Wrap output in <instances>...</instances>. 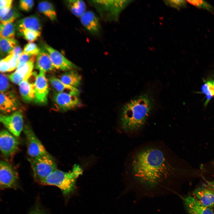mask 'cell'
<instances>
[{
    "label": "cell",
    "instance_id": "obj_42",
    "mask_svg": "<svg viewBox=\"0 0 214 214\" xmlns=\"http://www.w3.org/2000/svg\"><path fill=\"white\" fill-rule=\"evenodd\" d=\"M207 186L214 192V180L212 181L207 182Z\"/></svg>",
    "mask_w": 214,
    "mask_h": 214
},
{
    "label": "cell",
    "instance_id": "obj_14",
    "mask_svg": "<svg viewBox=\"0 0 214 214\" xmlns=\"http://www.w3.org/2000/svg\"><path fill=\"white\" fill-rule=\"evenodd\" d=\"M80 19L82 25L90 34L95 35L100 34L101 30L100 19L93 12L86 11Z\"/></svg>",
    "mask_w": 214,
    "mask_h": 214
},
{
    "label": "cell",
    "instance_id": "obj_29",
    "mask_svg": "<svg viewBox=\"0 0 214 214\" xmlns=\"http://www.w3.org/2000/svg\"><path fill=\"white\" fill-rule=\"evenodd\" d=\"M189 3L197 7L213 12V9L212 5L207 2L203 0H186Z\"/></svg>",
    "mask_w": 214,
    "mask_h": 214
},
{
    "label": "cell",
    "instance_id": "obj_38",
    "mask_svg": "<svg viewBox=\"0 0 214 214\" xmlns=\"http://www.w3.org/2000/svg\"><path fill=\"white\" fill-rule=\"evenodd\" d=\"M12 4L5 6L0 8V17L1 18L5 15L12 7Z\"/></svg>",
    "mask_w": 214,
    "mask_h": 214
},
{
    "label": "cell",
    "instance_id": "obj_25",
    "mask_svg": "<svg viewBox=\"0 0 214 214\" xmlns=\"http://www.w3.org/2000/svg\"><path fill=\"white\" fill-rule=\"evenodd\" d=\"M16 25L14 23H0V37L14 39Z\"/></svg>",
    "mask_w": 214,
    "mask_h": 214
},
{
    "label": "cell",
    "instance_id": "obj_35",
    "mask_svg": "<svg viewBox=\"0 0 214 214\" xmlns=\"http://www.w3.org/2000/svg\"><path fill=\"white\" fill-rule=\"evenodd\" d=\"M9 56L1 60L0 62V71L1 73L9 72L10 65L9 62Z\"/></svg>",
    "mask_w": 214,
    "mask_h": 214
},
{
    "label": "cell",
    "instance_id": "obj_8",
    "mask_svg": "<svg viewBox=\"0 0 214 214\" xmlns=\"http://www.w3.org/2000/svg\"><path fill=\"white\" fill-rule=\"evenodd\" d=\"M43 46L49 55L56 69L67 71L79 69L77 66L48 44L43 43Z\"/></svg>",
    "mask_w": 214,
    "mask_h": 214
},
{
    "label": "cell",
    "instance_id": "obj_33",
    "mask_svg": "<svg viewBox=\"0 0 214 214\" xmlns=\"http://www.w3.org/2000/svg\"><path fill=\"white\" fill-rule=\"evenodd\" d=\"M0 92L7 91L9 87V82L7 76L3 73L0 74Z\"/></svg>",
    "mask_w": 214,
    "mask_h": 214
},
{
    "label": "cell",
    "instance_id": "obj_2",
    "mask_svg": "<svg viewBox=\"0 0 214 214\" xmlns=\"http://www.w3.org/2000/svg\"><path fill=\"white\" fill-rule=\"evenodd\" d=\"M152 105V99L144 94L130 100L123 108L121 124L126 131L132 132L141 128L148 117Z\"/></svg>",
    "mask_w": 214,
    "mask_h": 214
},
{
    "label": "cell",
    "instance_id": "obj_1",
    "mask_svg": "<svg viewBox=\"0 0 214 214\" xmlns=\"http://www.w3.org/2000/svg\"><path fill=\"white\" fill-rule=\"evenodd\" d=\"M174 169L163 150L155 147L143 149L133 158L126 191L140 198L169 194Z\"/></svg>",
    "mask_w": 214,
    "mask_h": 214
},
{
    "label": "cell",
    "instance_id": "obj_28",
    "mask_svg": "<svg viewBox=\"0 0 214 214\" xmlns=\"http://www.w3.org/2000/svg\"><path fill=\"white\" fill-rule=\"evenodd\" d=\"M41 34V32L26 29L23 31L21 35H23L29 43H32L37 40L40 36Z\"/></svg>",
    "mask_w": 214,
    "mask_h": 214
},
{
    "label": "cell",
    "instance_id": "obj_3",
    "mask_svg": "<svg viewBox=\"0 0 214 214\" xmlns=\"http://www.w3.org/2000/svg\"><path fill=\"white\" fill-rule=\"evenodd\" d=\"M82 173V169L76 164L71 171L67 172L57 169L46 178L42 184L57 187L64 196L68 198L76 192V180Z\"/></svg>",
    "mask_w": 214,
    "mask_h": 214
},
{
    "label": "cell",
    "instance_id": "obj_20",
    "mask_svg": "<svg viewBox=\"0 0 214 214\" xmlns=\"http://www.w3.org/2000/svg\"><path fill=\"white\" fill-rule=\"evenodd\" d=\"M19 34L21 35L23 31L26 29L41 32V27L38 18L31 15L20 20L16 25Z\"/></svg>",
    "mask_w": 214,
    "mask_h": 214
},
{
    "label": "cell",
    "instance_id": "obj_16",
    "mask_svg": "<svg viewBox=\"0 0 214 214\" xmlns=\"http://www.w3.org/2000/svg\"><path fill=\"white\" fill-rule=\"evenodd\" d=\"M0 111L4 113L16 111L19 105V100L13 93L10 91L0 92Z\"/></svg>",
    "mask_w": 214,
    "mask_h": 214
},
{
    "label": "cell",
    "instance_id": "obj_4",
    "mask_svg": "<svg viewBox=\"0 0 214 214\" xmlns=\"http://www.w3.org/2000/svg\"><path fill=\"white\" fill-rule=\"evenodd\" d=\"M132 1L109 0H91L89 2L103 20L112 22L118 20L120 13Z\"/></svg>",
    "mask_w": 214,
    "mask_h": 214
},
{
    "label": "cell",
    "instance_id": "obj_39",
    "mask_svg": "<svg viewBox=\"0 0 214 214\" xmlns=\"http://www.w3.org/2000/svg\"><path fill=\"white\" fill-rule=\"evenodd\" d=\"M13 1L12 0H0V8L5 6L12 4Z\"/></svg>",
    "mask_w": 214,
    "mask_h": 214
},
{
    "label": "cell",
    "instance_id": "obj_23",
    "mask_svg": "<svg viewBox=\"0 0 214 214\" xmlns=\"http://www.w3.org/2000/svg\"><path fill=\"white\" fill-rule=\"evenodd\" d=\"M65 3L71 12L77 17L80 18L86 11V5L83 0H67Z\"/></svg>",
    "mask_w": 214,
    "mask_h": 214
},
{
    "label": "cell",
    "instance_id": "obj_31",
    "mask_svg": "<svg viewBox=\"0 0 214 214\" xmlns=\"http://www.w3.org/2000/svg\"><path fill=\"white\" fill-rule=\"evenodd\" d=\"M166 5L177 10L185 7L187 5L186 1L181 0H167L164 1Z\"/></svg>",
    "mask_w": 214,
    "mask_h": 214
},
{
    "label": "cell",
    "instance_id": "obj_21",
    "mask_svg": "<svg viewBox=\"0 0 214 214\" xmlns=\"http://www.w3.org/2000/svg\"><path fill=\"white\" fill-rule=\"evenodd\" d=\"M48 81L58 92L65 93L78 96L79 90L77 88L67 85L54 76L50 77Z\"/></svg>",
    "mask_w": 214,
    "mask_h": 214
},
{
    "label": "cell",
    "instance_id": "obj_32",
    "mask_svg": "<svg viewBox=\"0 0 214 214\" xmlns=\"http://www.w3.org/2000/svg\"><path fill=\"white\" fill-rule=\"evenodd\" d=\"M34 4L32 0H21L19 1V7L21 9L25 11H29L32 8Z\"/></svg>",
    "mask_w": 214,
    "mask_h": 214
},
{
    "label": "cell",
    "instance_id": "obj_40",
    "mask_svg": "<svg viewBox=\"0 0 214 214\" xmlns=\"http://www.w3.org/2000/svg\"><path fill=\"white\" fill-rule=\"evenodd\" d=\"M207 83L212 95L213 96H214V81H208Z\"/></svg>",
    "mask_w": 214,
    "mask_h": 214
},
{
    "label": "cell",
    "instance_id": "obj_27",
    "mask_svg": "<svg viewBox=\"0 0 214 214\" xmlns=\"http://www.w3.org/2000/svg\"><path fill=\"white\" fill-rule=\"evenodd\" d=\"M21 15V14L19 11L15 7H12L5 15L0 18L1 23L4 24L14 23L15 19Z\"/></svg>",
    "mask_w": 214,
    "mask_h": 214
},
{
    "label": "cell",
    "instance_id": "obj_6",
    "mask_svg": "<svg viewBox=\"0 0 214 214\" xmlns=\"http://www.w3.org/2000/svg\"><path fill=\"white\" fill-rule=\"evenodd\" d=\"M23 131L26 140L27 153L30 158H38L48 153L29 125H25Z\"/></svg>",
    "mask_w": 214,
    "mask_h": 214
},
{
    "label": "cell",
    "instance_id": "obj_17",
    "mask_svg": "<svg viewBox=\"0 0 214 214\" xmlns=\"http://www.w3.org/2000/svg\"><path fill=\"white\" fill-rule=\"evenodd\" d=\"M193 194V197L204 206L211 208L214 207V192L207 186L196 188Z\"/></svg>",
    "mask_w": 214,
    "mask_h": 214
},
{
    "label": "cell",
    "instance_id": "obj_36",
    "mask_svg": "<svg viewBox=\"0 0 214 214\" xmlns=\"http://www.w3.org/2000/svg\"><path fill=\"white\" fill-rule=\"evenodd\" d=\"M21 47L17 45L15 46L8 54L18 59L20 56L23 52Z\"/></svg>",
    "mask_w": 214,
    "mask_h": 214
},
{
    "label": "cell",
    "instance_id": "obj_18",
    "mask_svg": "<svg viewBox=\"0 0 214 214\" xmlns=\"http://www.w3.org/2000/svg\"><path fill=\"white\" fill-rule=\"evenodd\" d=\"M183 200L188 214H214L211 208L204 206L193 197L186 196Z\"/></svg>",
    "mask_w": 214,
    "mask_h": 214
},
{
    "label": "cell",
    "instance_id": "obj_11",
    "mask_svg": "<svg viewBox=\"0 0 214 214\" xmlns=\"http://www.w3.org/2000/svg\"><path fill=\"white\" fill-rule=\"evenodd\" d=\"M54 100L57 108L64 111L74 109L80 104L78 96L65 93H55Z\"/></svg>",
    "mask_w": 214,
    "mask_h": 214
},
{
    "label": "cell",
    "instance_id": "obj_13",
    "mask_svg": "<svg viewBox=\"0 0 214 214\" xmlns=\"http://www.w3.org/2000/svg\"><path fill=\"white\" fill-rule=\"evenodd\" d=\"M37 74L35 72H32L27 79L18 84L20 94L26 101L34 100L35 83L38 76Z\"/></svg>",
    "mask_w": 214,
    "mask_h": 214
},
{
    "label": "cell",
    "instance_id": "obj_7",
    "mask_svg": "<svg viewBox=\"0 0 214 214\" xmlns=\"http://www.w3.org/2000/svg\"><path fill=\"white\" fill-rule=\"evenodd\" d=\"M19 176L17 171L10 163L4 160L0 162V186L2 189L17 187Z\"/></svg>",
    "mask_w": 214,
    "mask_h": 214
},
{
    "label": "cell",
    "instance_id": "obj_19",
    "mask_svg": "<svg viewBox=\"0 0 214 214\" xmlns=\"http://www.w3.org/2000/svg\"><path fill=\"white\" fill-rule=\"evenodd\" d=\"M35 67L40 71L45 73L56 69L53 64L49 55L42 47L36 56Z\"/></svg>",
    "mask_w": 214,
    "mask_h": 214
},
{
    "label": "cell",
    "instance_id": "obj_12",
    "mask_svg": "<svg viewBox=\"0 0 214 214\" xmlns=\"http://www.w3.org/2000/svg\"><path fill=\"white\" fill-rule=\"evenodd\" d=\"M48 86L45 73L40 71L35 83L34 100L36 103L41 104L47 103L49 92Z\"/></svg>",
    "mask_w": 214,
    "mask_h": 214
},
{
    "label": "cell",
    "instance_id": "obj_34",
    "mask_svg": "<svg viewBox=\"0 0 214 214\" xmlns=\"http://www.w3.org/2000/svg\"><path fill=\"white\" fill-rule=\"evenodd\" d=\"M34 56H31L28 54L23 51L18 59V65L16 69L23 66Z\"/></svg>",
    "mask_w": 214,
    "mask_h": 214
},
{
    "label": "cell",
    "instance_id": "obj_22",
    "mask_svg": "<svg viewBox=\"0 0 214 214\" xmlns=\"http://www.w3.org/2000/svg\"><path fill=\"white\" fill-rule=\"evenodd\" d=\"M60 79L64 83L77 88L81 84V77L74 70H72L64 73Z\"/></svg>",
    "mask_w": 214,
    "mask_h": 214
},
{
    "label": "cell",
    "instance_id": "obj_10",
    "mask_svg": "<svg viewBox=\"0 0 214 214\" xmlns=\"http://www.w3.org/2000/svg\"><path fill=\"white\" fill-rule=\"evenodd\" d=\"M15 136L6 130L3 129L0 132V150L7 158L12 156L18 150L19 142Z\"/></svg>",
    "mask_w": 214,
    "mask_h": 214
},
{
    "label": "cell",
    "instance_id": "obj_9",
    "mask_svg": "<svg viewBox=\"0 0 214 214\" xmlns=\"http://www.w3.org/2000/svg\"><path fill=\"white\" fill-rule=\"evenodd\" d=\"M0 121L13 135L16 137L20 136L23 127L21 111H17L10 115L1 114Z\"/></svg>",
    "mask_w": 214,
    "mask_h": 214
},
{
    "label": "cell",
    "instance_id": "obj_37",
    "mask_svg": "<svg viewBox=\"0 0 214 214\" xmlns=\"http://www.w3.org/2000/svg\"><path fill=\"white\" fill-rule=\"evenodd\" d=\"M202 90L203 93L205 94L207 96V99L205 103L207 104L213 96L210 92L207 83L205 84L202 87Z\"/></svg>",
    "mask_w": 214,
    "mask_h": 214
},
{
    "label": "cell",
    "instance_id": "obj_26",
    "mask_svg": "<svg viewBox=\"0 0 214 214\" xmlns=\"http://www.w3.org/2000/svg\"><path fill=\"white\" fill-rule=\"evenodd\" d=\"M18 43L17 41L15 39L0 37L1 53L2 55L9 54L12 49L17 45Z\"/></svg>",
    "mask_w": 214,
    "mask_h": 214
},
{
    "label": "cell",
    "instance_id": "obj_30",
    "mask_svg": "<svg viewBox=\"0 0 214 214\" xmlns=\"http://www.w3.org/2000/svg\"><path fill=\"white\" fill-rule=\"evenodd\" d=\"M40 51V48L33 43H29L25 46L23 52L25 53L31 55L37 56Z\"/></svg>",
    "mask_w": 214,
    "mask_h": 214
},
{
    "label": "cell",
    "instance_id": "obj_41",
    "mask_svg": "<svg viewBox=\"0 0 214 214\" xmlns=\"http://www.w3.org/2000/svg\"><path fill=\"white\" fill-rule=\"evenodd\" d=\"M29 214H45V213L39 209H35Z\"/></svg>",
    "mask_w": 214,
    "mask_h": 214
},
{
    "label": "cell",
    "instance_id": "obj_5",
    "mask_svg": "<svg viewBox=\"0 0 214 214\" xmlns=\"http://www.w3.org/2000/svg\"><path fill=\"white\" fill-rule=\"evenodd\" d=\"M29 160L35 180L42 184L51 173L57 169L56 162L49 153L38 158H29Z\"/></svg>",
    "mask_w": 214,
    "mask_h": 214
},
{
    "label": "cell",
    "instance_id": "obj_24",
    "mask_svg": "<svg viewBox=\"0 0 214 214\" xmlns=\"http://www.w3.org/2000/svg\"><path fill=\"white\" fill-rule=\"evenodd\" d=\"M38 10L51 21L56 18V13L53 5L48 1L40 2L38 4Z\"/></svg>",
    "mask_w": 214,
    "mask_h": 214
},
{
    "label": "cell",
    "instance_id": "obj_15",
    "mask_svg": "<svg viewBox=\"0 0 214 214\" xmlns=\"http://www.w3.org/2000/svg\"><path fill=\"white\" fill-rule=\"evenodd\" d=\"M35 57L36 56H33L23 66L9 75L8 77L12 83L19 84L23 81L27 79L32 72Z\"/></svg>",
    "mask_w": 214,
    "mask_h": 214
}]
</instances>
